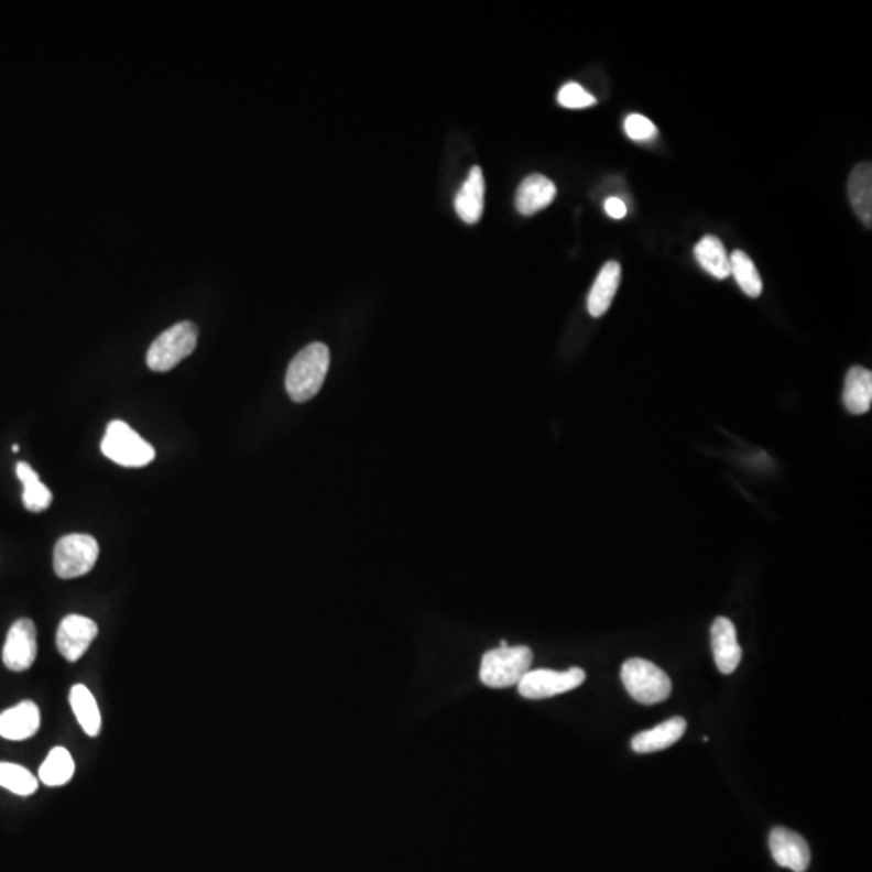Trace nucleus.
<instances>
[{"mask_svg": "<svg viewBox=\"0 0 872 872\" xmlns=\"http://www.w3.org/2000/svg\"><path fill=\"white\" fill-rule=\"evenodd\" d=\"M330 367V349L324 342H313L301 349L286 372V391L294 403H306L324 385Z\"/></svg>", "mask_w": 872, "mask_h": 872, "instance_id": "nucleus-1", "label": "nucleus"}, {"mask_svg": "<svg viewBox=\"0 0 872 872\" xmlns=\"http://www.w3.org/2000/svg\"><path fill=\"white\" fill-rule=\"evenodd\" d=\"M533 653L528 646H506L487 652L480 666V680L490 688H509L521 684L531 671Z\"/></svg>", "mask_w": 872, "mask_h": 872, "instance_id": "nucleus-2", "label": "nucleus"}, {"mask_svg": "<svg viewBox=\"0 0 872 872\" xmlns=\"http://www.w3.org/2000/svg\"><path fill=\"white\" fill-rule=\"evenodd\" d=\"M621 677L630 697L642 705H657L673 691V682L667 674L642 657L625 661Z\"/></svg>", "mask_w": 872, "mask_h": 872, "instance_id": "nucleus-3", "label": "nucleus"}, {"mask_svg": "<svg viewBox=\"0 0 872 872\" xmlns=\"http://www.w3.org/2000/svg\"><path fill=\"white\" fill-rule=\"evenodd\" d=\"M199 338V328L193 321H179L165 330L152 342L148 351L149 369L154 372H168L179 362L193 355Z\"/></svg>", "mask_w": 872, "mask_h": 872, "instance_id": "nucleus-4", "label": "nucleus"}, {"mask_svg": "<svg viewBox=\"0 0 872 872\" xmlns=\"http://www.w3.org/2000/svg\"><path fill=\"white\" fill-rule=\"evenodd\" d=\"M100 449L107 459L123 467H144L155 458L152 445L123 421H113L107 425Z\"/></svg>", "mask_w": 872, "mask_h": 872, "instance_id": "nucleus-5", "label": "nucleus"}, {"mask_svg": "<svg viewBox=\"0 0 872 872\" xmlns=\"http://www.w3.org/2000/svg\"><path fill=\"white\" fill-rule=\"evenodd\" d=\"M99 559V543L95 536L72 533L62 536L54 548V570L61 579H76L95 569Z\"/></svg>", "mask_w": 872, "mask_h": 872, "instance_id": "nucleus-6", "label": "nucleus"}, {"mask_svg": "<svg viewBox=\"0 0 872 872\" xmlns=\"http://www.w3.org/2000/svg\"><path fill=\"white\" fill-rule=\"evenodd\" d=\"M585 677V671L580 667H570L567 671H528L517 685V690L521 697L528 700H543L580 687Z\"/></svg>", "mask_w": 872, "mask_h": 872, "instance_id": "nucleus-7", "label": "nucleus"}, {"mask_svg": "<svg viewBox=\"0 0 872 872\" xmlns=\"http://www.w3.org/2000/svg\"><path fill=\"white\" fill-rule=\"evenodd\" d=\"M37 656V630L31 619L13 622L2 650V661L7 669L23 673L33 666Z\"/></svg>", "mask_w": 872, "mask_h": 872, "instance_id": "nucleus-8", "label": "nucleus"}, {"mask_svg": "<svg viewBox=\"0 0 872 872\" xmlns=\"http://www.w3.org/2000/svg\"><path fill=\"white\" fill-rule=\"evenodd\" d=\"M99 633V628L92 619L85 615L72 614L64 618L57 629V650L65 660L76 663L85 656L91 643Z\"/></svg>", "mask_w": 872, "mask_h": 872, "instance_id": "nucleus-9", "label": "nucleus"}, {"mask_svg": "<svg viewBox=\"0 0 872 872\" xmlns=\"http://www.w3.org/2000/svg\"><path fill=\"white\" fill-rule=\"evenodd\" d=\"M770 848L778 866L788 868L794 872L808 870L811 853L808 843L798 833L784 827H775L770 833Z\"/></svg>", "mask_w": 872, "mask_h": 872, "instance_id": "nucleus-10", "label": "nucleus"}, {"mask_svg": "<svg viewBox=\"0 0 872 872\" xmlns=\"http://www.w3.org/2000/svg\"><path fill=\"white\" fill-rule=\"evenodd\" d=\"M41 726V712L36 702L22 701L0 712V737L6 740H28L36 735Z\"/></svg>", "mask_w": 872, "mask_h": 872, "instance_id": "nucleus-11", "label": "nucleus"}, {"mask_svg": "<svg viewBox=\"0 0 872 872\" xmlns=\"http://www.w3.org/2000/svg\"><path fill=\"white\" fill-rule=\"evenodd\" d=\"M712 653L719 673L732 674L742 661V648L737 640V629L727 618H718L711 628Z\"/></svg>", "mask_w": 872, "mask_h": 872, "instance_id": "nucleus-12", "label": "nucleus"}, {"mask_svg": "<svg viewBox=\"0 0 872 872\" xmlns=\"http://www.w3.org/2000/svg\"><path fill=\"white\" fill-rule=\"evenodd\" d=\"M556 185L545 175L533 173L519 186L515 194V207L522 216H535L555 200Z\"/></svg>", "mask_w": 872, "mask_h": 872, "instance_id": "nucleus-13", "label": "nucleus"}, {"mask_svg": "<svg viewBox=\"0 0 872 872\" xmlns=\"http://www.w3.org/2000/svg\"><path fill=\"white\" fill-rule=\"evenodd\" d=\"M621 275L622 269L619 262H606L588 294V313L591 317L598 318L608 313L621 285Z\"/></svg>", "mask_w": 872, "mask_h": 872, "instance_id": "nucleus-14", "label": "nucleus"}, {"mask_svg": "<svg viewBox=\"0 0 872 872\" xmlns=\"http://www.w3.org/2000/svg\"><path fill=\"white\" fill-rule=\"evenodd\" d=\"M484 206V179L482 168L473 167L460 186L455 207L466 224L473 225L482 218Z\"/></svg>", "mask_w": 872, "mask_h": 872, "instance_id": "nucleus-15", "label": "nucleus"}, {"mask_svg": "<svg viewBox=\"0 0 872 872\" xmlns=\"http://www.w3.org/2000/svg\"><path fill=\"white\" fill-rule=\"evenodd\" d=\"M687 730V721L684 718H673L654 729L636 733L632 739V749L636 753H654L669 749L678 742Z\"/></svg>", "mask_w": 872, "mask_h": 872, "instance_id": "nucleus-16", "label": "nucleus"}, {"mask_svg": "<svg viewBox=\"0 0 872 872\" xmlns=\"http://www.w3.org/2000/svg\"><path fill=\"white\" fill-rule=\"evenodd\" d=\"M848 196L860 220L868 228L872 224V167L870 162H861L853 168L848 179Z\"/></svg>", "mask_w": 872, "mask_h": 872, "instance_id": "nucleus-17", "label": "nucleus"}, {"mask_svg": "<svg viewBox=\"0 0 872 872\" xmlns=\"http://www.w3.org/2000/svg\"><path fill=\"white\" fill-rule=\"evenodd\" d=\"M843 404L848 412L854 415L866 414L872 404V373L864 367H851L848 370L846 388H843Z\"/></svg>", "mask_w": 872, "mask_h": 872, "instance_id": "nucleus-18", "label": "nucleus"}, {"mask_svg": "<svg viewBox=\"0 0 872 872\" xmlns=\"http://www.w3.org/2000/svg\"><path fill=\"white\" fill-rule=\"evenodd\" d=\"M695 259L698 264L718 280H726L730 276V255L727 254L726 246L718 237L702 238L695 246Z\"/></svg>", "mask_w": 872, "mask_h": 872, "instance_id": "nucleus-19", "label": "nucleus"}, {"mask_svg": "<svg viewBox=\"0 0 872 872\" xmlns=\"http://www.w3.org/2000/svg\"><path fill=\"white\" fill-rule=\"evenodd\" d=\"M70 706L78 719L81 729L89 737H97L102 727L99 706H97L95 695L91 694L86 685L78 684L70 690Z\"/></svg>", "mask_w": 872, "mask_h": 872, "instance_id": "nucleus-20", "label": "nucleus"}, {"mask_svg": "<svg viewBox=\"0 0 872 872\" xmlns=\"http://www.w3.org/2000/svg\"><path fill=\"white\" fill-rule=\"evenodd\" d=\"M17 477L23 483V504L28 511H46L52 504L51 490L41 482L36 470L26 462H19L17 466Z\"/></svg>", "mask_w": 872, "mask_h": 872, "instance_id": "nucleus-21", "label": "nucleus"}, {"mask_svg": "<svg viewBox=\"0 0 872 872\" xmlns=\"http://www.w3.org/2000/svg\"><path fill=\"white\" fill-rule=\"evenodd\" d=\"M73 774H75V761L62 746L52 749L43 766L40 767V781L47 787H62L72 781Z\"/></svg>", "mask_w": 872, "mask_h": 872, "instance_id": "nucleus-22", "label": "nucleus"}, {"mask_svg": "<svg viewBox=\"0 0 872 872\" xmlns=\"http://www.w3.org/2000/svg\"><path fill=\"white\" fill-rule=\"evenodd\" d=\"M730 275H733L746 296L757 297L763 293V280L746 252L737 249L730 254Z\"/></svg>", "mask_w": 872, "mask_h": 872, "instance_id": "nucleus-23", "label": "nucleus"}, {"mask_svg": "<svg viewBox=\"0 0 872 872\" xmlns=\"http://www.w3.org/2000/svg\"><path fill=\"white\" fill-rule=\"evenodd\" d=\"M0 787L20 797H30L36 794L40 781L20 764L0 763Z\"/></svg>", "mask_w": 872, "mask_h": 872, "instance_id": "nucleus-24", "label": "nucleus"}, {"mask_svg": "<svg viewBox=\"0 0 872 872\" xmlns=\"http://www.w3.org/2000/svg\"><path fill=\"white\" fill-rule=\"evenodd\" d=\"M557 102L566 109H587L597 103V97L585 91L577 83H567L557 92Z\"/></svg>", "mask_w": 872, "mask_h": 872, "instance_id": "nucleus-25", "label": "nucleus"}, {"mask_svg": "<svg viewBox=\"0 0 872 872\" xmlns=\"http://www.w3.org/2000/svg\"><path fill=\"white\" fill-rule=\"evenodd\" d=\"M624 130L630 140L636 141V143H648V141L656 140L657 137V128L654 127L653 121L640 113H632L625 119Z\"/></svg>", "mask_w": 872, "mask_h": 872, "instance_id": "nucleus-26", "label": "nucleus"}, {"mask_svg": "<svg viewBox=\"0 0 872 872\" xmlns=\"http://www.w3.org/2000/svg\"><path fill=\"white\" fill-rule=\"evenodd\" d=\"M604 210L609 217L615 218V220H621V218L628 216V206L619 197H608L604 203Z\"/></svg>", "mask_w": 872, "mask_h": 872, "instance_id": "nucleus-27", "label": "nucleus"}]
</instances>
